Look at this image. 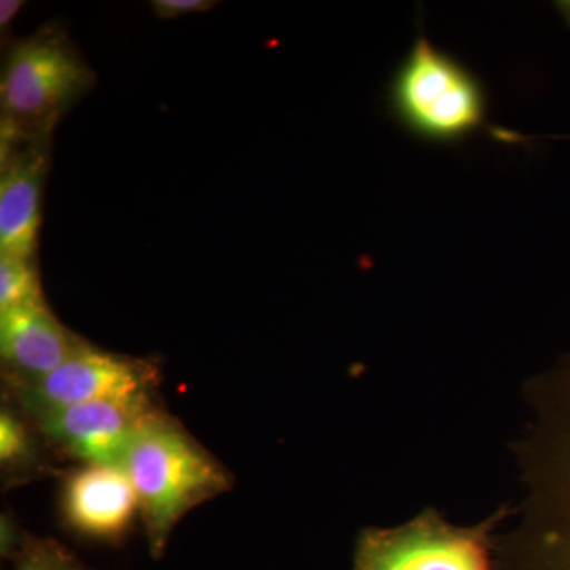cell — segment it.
Returning <instances> with one entry per match:
<instances>
[{"instance_id":"6da1fadb","label":"cell","mask_w":570,"mask_h":570,"mask_svg":"<svg viewBox=\"0 0 570 570\" xmlns=\"http://www.w3.org/2000/svg\"><path fill=\"white\" fill-rule=\"evenodd\" d=\"M519 530L498 542L499 570H570V354L532 389Z\"/></svg>"},{"instance_id":"7a4b0ae2","label":"cell","mask_w":570,"mask_h":570,"mask_svg":"<svg viewBox=\"0 0 570 570\" xmlns=\"http://www.w3.org/2000/svg\"><path fill=\"white\" fill-rule=\"evenodd\" d=\"M121 468L129 475L154 557L178 521L230 489V475L176 420L154 411L135 431Z\"/></svg>"},{"instance_id":"3957f363","label":"cell","mask_w":570,"mask_h":570,"mask_svg":"<svg viewBox=\"0 0 570 570\" xmlns=\"http://www.w3.org/2000/svg\"><path fill=\"white\" fill-rule=\"evenodd\" d=\"M387 108L419 140L455 145L485 126L489 96L474 71L420 32L390 78Z\"/></svg>"},{"instance_id":"277c9868","label":"cell","mask_w":570,"mask_h":570,"mask_svg":"<svg viewBox=\"0 0 570 570\" xmlns=\"http://www.w3.org/2000/svg\"><path fill=\"white\" fill-rule=\"evenodd\" d=\"M80 48L58 26L10 45L0 78V134L52 137L56 126L96 86Z\"/></svg>"},{"instance_id":"5b68a950","label":"cell","mask_w":570,"mask_h":570,"mask_svg":"<svg viewBox=\"0 0 570 570\" xmlns=\"http://www.w3.org/2000/svg\"><path fill=\"white\" fill-rule=\"evenodd\" d=\"M499 517L459 527L433 510L393 528H371L360 535L352 570H498Z\"/></svg>"},{"instance_id":"8992f818","label":"cell","mask_w":570,"mask_h":570,"mask_svg":"<svg viewBox=\"0 0 570 570\" xmlns=\"http://www.w3.org/2000/svg\"><path fill=\"white\" fill-rule=\"evenodd\" d=\"M159 370L153 362L119 355L86 343L47 377L7 382L11 395L32 417L78 404L151 397Z\"/></svg>"},{"instance_id":"52a82bcc","label":"cell","mask_w":570,"mask_h":570,"mask_svg":"<svg viewBox=\"0 0 570 570\" xmlns=\"http://www.w3.org/2000/svg\"><path fill=\"white\" fill-rule=\"evenodd\" d=\"M52 137L0 134V255L36 258Z\"/></svg>"},{"instance_id":"ba28073f","label":"cell","mask_w":570,"mask_h":570,"mask_svg":"<svg viewBox=\"0 0 570 570\" xmlns=\"http://www.w3.org/2000/svg\"><path fill=\"white\" fill-rule=\"evenodd\" d=\"M156 407L151 397L105 400L37 415L41 433L82 464L121 468L137 428Z\"/></svg>"},{"instance_id":"9c48e42d","label":"cell","mask_w":570,"mask_h":570,"mask_svg":"<svg viewBox=\"0 0 570 570\" xmlns=\"http://www.w3.org/2000/svg\"><path fill=\"white\" fill-rule=\"evenodd\" d=\"M61 510L71 530L97 540L121 539L140 517L132 482L122 468L82 464L63 482Z\"/></svg>"},{"instance_id":"30bf717a","label":"cell","mask_w":570,"mask_h":570,"mask_svg":"<svg viewBox=\"0 0 570 570\" xmlns=\"http://www.w3.org/2000/svg\"><path fill=\"white\" fill-rule=\"evenodd\" d=\"M85 344L48 305L0 311V356L7 382L40 381Z\"/></svg>"},{"instance_id":"8fae6325","label":"cell","mask_w":570,"mask_h":570,"mask_svg":"<svg viewBox=\"0 0 570 570\" xmlns=\"http://www.w3.org/2000/svg\"><path fill=\"white\" fill-rule=\"evenodd\" d=\"M43 305L36 258L0 255V311Z\"/></svg>"},{"instance_id":"7c38bea8","label":"cell","mask_w":570,"mask_h":570,"mask_svg":"<svg viewBox=\"0 0 570 570\" xmlns=\"http://www.w3.org/2000/svg\"><path fill=\"white\" fill-rule=\"evenodd\" d=\"M17 570H91L55 540L32 539L18 554Z\"/></svg>"},{"instance_id":"4fadbf2b","label":"cell","mask_w":570,"mask_h":570,"mask_svg":"<svg viewBox=\"0 0 570 570\" xmlns=\"http://www.w3.org/2000/svg\"><path fill=\"white\" fill-rule=\"evenodd\" d=\"M32 438L28 428L13 412L2 411L0 415V461L3 466H20L32 459Z\"/></svg>"},{"instance_id":"5bb4252c","label":"cell","mask_w":570,"mask_h":570,"mask_svg":"<svg viewBox=\"0 0 570 570\" xmlns=\"http://www.w3.org/2000/svg\"><path fill=\"white\" fill-rule=\"evenodd\" d=\"M154 13L160 20H175L187 14L206 13L217 6L212 0H154L151 3Z\"/></svg>"},{"instance_id":"9a60e30c","label":"cell","mask_w":570,"mask_h":570,"mask_svg":"<svg viewBox=\"0 0 570 570\" xmlns=\"http://www.w3.org/2000/svg\"><path fill=\"white\" fill-rule=\"evenodd\" d=\"M22 7H24V2H21V0H2L0 2V31L2 33H6L7 29L10 28L11 22L20 13Z\"/></svg>"}]
</instances>
